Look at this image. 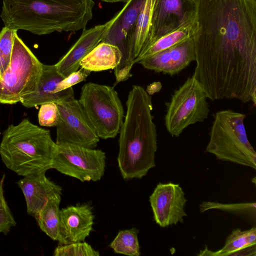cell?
Instances as JSON below:
<instances>
[{
    "label": "cell",
    "instance_id": "obj_1",
    "mask_svg": "<svg viewBox=\"0 0 256 256\" xmlns=\"http://www.w3.org/2000/svg\"><path fill=\"white\" fill-rule=\"evenodd\" d=\"M194 78L212 100L256 104V0H194Z\"/></svg>",
    "mask_w": 256,
    "mask_h": 256
},
{
    "label": "cell",
    "instance_id": "obj_2",
    "mask_svg": "<svg viewBox=\"0 0 256 256\" xmlns=\"http://www.w3.org/2000/svg\"><path fill=\"white\" fill-rule=\"evenodd\" d=\"M126 106L119 131L118 166L124 180L142 178L156 166L158 140L152 98L144 88L134 85Z\"/></svg>",
    "mask_w": 256,
    "mask_h": 256
},
{
    "label": "cell",
    "instance_id": "obj_3",
    "mask_svg": "<svg viewBox=\"0 0 256 256\" xmlns=\"http://www.w3.org/2000/svg\"><path fill=\"white\" fill-rule=\"evenodd\" d=\"M92 14L91 0H3L0 17L4 26L40 36L83 30Z\"/></svg>",
    "mask_w": 256,
    "mask_h": 256
},
{
    "label": "cell",
    "instance_id": "obj_4",
    "mask_svg": "<svg viewBox=\"0 0 256 256\" xmlns=\"http://www.w3.org/2000/svg\"><path fill=\"white\" fill-rule=\"evenodd\" d=\"M56 150L50 130L27 118L10 125L0 143L2 162L8 168L22 176L52 168Z\"/></svg>",
    "mask_w": 256,
    "mask_h": 256
},
{
    "label": "cell",
    "instance_id": "obj_5",
    "mask_svg": "<svg viewBox=\"0 0 256 256\" xmlns=\"http://www.w3.org/2000/svg\"><path fill=\"white\" fill-rule=\"evenodd\" d=\"M245 114L230 110L214 116L205 152L219 160L256 169V152L246 136Z\"/></svg>",
    "mask_w": 256,
    "mask_h": 256
},
{
    "label": "cell",
    "instance_id": "obj_6",
    "mask_svg": "<svg viewBox=\"0 0 256 256\" xmlns=\"http://www.w3.org/2000/svg\"><path fill=\"white\" fill-rule=\"evenodd\" d=\"M42 65L16 32L10 66L0 77V104H16L34 92Z\"/></svg>",
    "mask_w": 256,
    "mask_h": 256
},
{
    "label": "cell",
    "instance_id": "obj_7",
    "mask_svg": "<svg viewBox=\"0 0 256 256\" xmlns=\"http://www.w3.org/2000/svg\"><path fill=\"white\" fill-rule=\"evenodd\" d=\"M78 101L100 138H114L123 122L124 111L114 86L89 82L82 88Z\"/></svg>",
    "mask_w": 256,
    "mask_h": 256
},
{
    "label": "cell",
    "instance_id": "obj_8",
    "mask_svg": "<svg viewBox=\"0 0 256 256\" xmlns=\"http://www.w3.org/2000/svg\"><path fill=\"white\" fill-rule=\"evenodd\" d=\"M208 96L193 76L172 94L166 103L164 124L172 136H179L188 126L206 119L210 110Z\"/></svg>",
    "mask_w": 256,
    "mask_h": 256
},
{
    "label": "cell",
    "instance_id": "obj_9",
    "mask_svg": "<svg viewBox=\"0 0 256 256\" xmlns=\"http://www.w3.org/2000/svg\"><path fill=\"white\" fill-rule=\"evenodd\" d=\"M105 153L74 144L57 145L52 168L81 182H96L103 176Z\"/></svg>",
    "mask_w": 256,
    "mask_h": 256
},
{
    "label": "cell",
    "instance_id": "obj_10",
    "mask_svg": "<svg viewBox=\"0 0 256 256\" xmlns=\"http://www.w3.org/2000/svg\"><path fill=\"white\" fill-rule=\"evenodd\" d=\"M59 120L56 144H70L94 148L100 138L86 115L78 100L74 98L58 102Z\"/></svg>",
    "mask_w": 256,
    "mask_h": 256
},
{
    "label": "cell",
    "instance_id": "obj_11",
    "mask_svg": "<svg viewBox=\"0 0 256 256\" xmlns=\"http://www.w3.org/2000/svg\"><path fill=\"white\" fill-rule=\"evenodd\" d=\"M195 14L194 0H156L147 49L161 37L190 24Z\"/></svg>",
    "mask_w": 256,
    "mask_h": 256
},
{
    "label": "cell",
    "instance_id": "obj_12",
    "mask_svg": "<svg viewBox=\"0 0 256 256\" xmlns=\"http://www.w3.org/2000/svg\"><path fill=\"white\" fill-rule=\"evenodd\" d=\"M144 2L145 0H129L125 2L119 11L118 16L102 42L116 46L121 52V60L114 69V72L120 76H128L130 74L133 65L130 58L128 44Z\"/></svg>",
    "mask_w": 256,
    "mask_h": 256
},
{
    "label": "cell",
    "instance_id": "obj_13",
    "mask_svg": "<svg viewBox=\"0 0 256 256\" xmlns=\"http://www.w3.org/2000/svg\"><path fill=\"white\" fill-rule=\"evenodd\" d=\"M154 219L162 228L184 222L188 200L178 184L158 183L150 196Z\"/></svg>",
    "mask_w": 256,
    "mask_h": 256
},
{
    "label": "cell",
    "instance_id": "obj_14",
    "mask_svg": "<svg viewBox=\"0 0 256 256\" xmlns=\"http://www.w3.org/2000/svg\"><path fill=\"white\" fill-rule=\"evenodd\" d=\"M119 12L104 24L89 29L84 28L77 41L55 64L58 72L64 78L76 72L80 62L96 46L102 42L119 16Z\"/></svg>",
    "mask_w": 256,
    "mask_h": 256
},
{
    "label": "cell",
    "instance_id": "obj_15",
    "mask_svg": "<svg viewBox=\"0 0 256 256\" xmlns=\"http://www.w3.org/2000/svg\"><path fill=\"white\" fill-rule=\"evenodd\" d=\"M195 60L194 42L191 36L170 48L142 58L138 63L148 70L173 76Z\"/></svg>",
    "mask_w": 256,
    "mask_h": 256
},
{
    "label": "cell",
    "instance_id": "obj_16",
    "mask_svg": "<svg viewBox=\"0 0 256 256\" xmlns=\"http://www.w3.org/2000/svg\"><path fill=\"white\" fill-rule=\"evenodd\" d=\"M92 208L86 203L77 204L60 210V245L84 242L92 230Z\"/></svg>",
    "mask_w": 256,
    "mask_h": 256
},
{
    "label": "cell",
    "instance_id": "obj_17",
    "mask_svg": "<svg viewBox=\"0 0 256 256\" xmlns=\"http://www.w3.org/2000/svg\"><path fill=\"white\" fill-rule=\"evenodd\" d=\"M64 78L55 65H42V70L36 90L24 97L20 102L30 108L48 102H55L74 98L72 87L56 92L58 83Z\"/></svg>",
    "mask_w": 256,
    "mask_h": 256
},
{
    "label": "cell",
    "instance_id": "obj_18",
    "mask_svg": "<svg viewBox=\"0 0 256 256\" xmlns=\"http://www.w3.org/2000/svg\"><path fill=\"white\" fill-rule=\"evenodd\" d=\"M26 199L27 212L34 218L52 197L62 194V188L46 176V172L30 174L16 182Z\"/></svg>",
    "mask_w": 256,
    "mask_h": 256
},
{
    "label": "cell",
    "instance_id": "obj_19",
    "mask_svg": "<svg viewBox=\"0 0 256 256\" xmlns=\"http://www.w3.org/2000/svg\"><path fill=\"white\" fill-rule=\"evenodd\" d=\"M256 228L242 230L234 229L226 238L224 246L220 250L212 252L206 247L200 250L198 256H256Z\"/></svg>",
    "mask_w": 256,
    "mask_h": 256
},
{
    "label": "cell",
    "instance_id": "obj_20",
    "mask_svg": "<svg viewBox=\"0 0 256 256\" xmlns=\"http://www.w3.org/2000/svg\"><path fill=\"white\" fill-rule=\"evenodd\" d=\"M155 0H145L138 17L134 33L128 44L129 56L132 65L135 60L148 46Z\"/></svg>",
    "mask_w": 256,
    "mask_h": 256
},
{
    "label": "cell",
    "instance_id": "obj_21",
    "mask_svg": "<svg viewBox=\"0 0 256 256\" xmlns=\"http://www.w3.org/2000/svg\"><path fill=\"white\" fill-rule=\"evenodd\" d=\"M122 57L118 46L101 42L80 62V68L90 72H100L114 69L119 64Z\"/></svg>",
    "mask_w": 256,
    "mask_h": 256
},
{
    "label": "cell",
    "instance_id": "obj_22",
    "mask_svg": "<svg viewBox=\"0 0 256 256\" xmlns=\"http://www.w3.org/2000/svg\"><path fill=\"white\" fill-rule=\"evenodd\" d=\"M61 195L50 198L35 218L40 229L54 240H60Z\"/></svg>",
    "mask_w": 256,
    "mask_h": 256
},
{
    "label": "cell",
    "instance_id": "obj_23",
    "mask_svg": "<svg viewBox=\"0 0 256 256\" xmlns=\"http://www.w3.org/2000/svg\"><path fill=\"white\" fill-rule=\"evenodd\" d=\"M192 22L161 37L139 56L135 60L134 64L138 63L142 58L170 48L190 38Z\"/></svg>",
    "mask_w": 256,
    "mask_h": 256
},
{
    "label": "cell",
    "instance_id": "obj_24",
    "mask_svg": "<svg viewBox=\"0 0 256 256\" xmlns=\"http://www.w3.org/2000/svg\"><path fill=\"white\" fill-rule=\"evenodd\" d=\"M138 230L136 228L119 231L110 244L114 252L130 256H139L140 247L138 234Z\"/></svg>",
    "mask_w": 256,
    "mask_h": 256
},
{
    "label": "cell",
    "instance_id": "obj_25",
    "mask_svg": "<svg viewBox=\"0 0 256 256\" xmlns=\"http://www.w3.org/2000/svg\"><path fill=\"white\" fill-rule=\"evenodd\" d=\"M200 212L210 210H218L240 215L248 216L256 218V203L242 202L236 204H222L216 202H203L199 206Z\"/></svg>",
    "mask_w": 256,
    "mask_h": 256
},
{
    "label": "cell",
    "instance_id": "obj_26",
    "mask_svg": "<svg viewBox=\"0 0 256 256\" xmlns=\"http://www.w3.org/2000/svg\"><path fill=\"white\" fill-rule=\"evenodd\" d=\"M16 30L4 26L0 32V77L10 66Z\"/></svg>",
    "mask_w": 256,
    "mask_h": 256
},
{
    "label": "cell",
    "instance_id": "obj_27",
    "mask_svg": "<svg viewBox=\"0 0 256 256\" xmlns=\"http://www.w3.org/2000/svg\"><path fill=\"white\" fill-rule=\"evenodd\" d=\"M54 256H98L99 252L84 242L59 245L54 252Z\"/></svg>",
    "mask_w": 256,
    "mask_h": 256
},
{
    "label": "cell",
    "instance_id": "obj_28",
    "mask_svg": "<svg viewBox=\"0 0 256 256\" xmlns=\"http://www.w3.org/2000/svg\"><path fill=\"white\" fill-rule=\"evenodd\" d=\"M4 179V174L0 180V233L6 234L12 227L16 225V222L4 196L3 187Z\"/></svg>",
    "mask_w": 256,
    "mask_h": 256
},
{
    "label": "cell",
    "instance_id": "obj_29",
    "mask_svg": "<svg viewBox=\"0 0 256 256\" xmlns=\"http://www.w3.org/2000/svg\"><path fill=\"white\" fill-rule=\"evenodd\" d=\"M38 120L40 126H56L59 120V111L56 104L48 102L40 105Z\"/></svg>",
    "mask_w": 256,
    "mask_h": 256
},
{
    "label": "cell",
    "instance_id": "obj_30",
    "mask_svg": "<svg viewBox=\"0 0 256 256\" xmlns=\"http://www.w3.org/2000/svg\"><path fill=\"white\" fill-rule=\"evenodd\" d=\"M90 70L80 68L79 70L74 72L62 80L58 84L56 92H58L72 87L84 80L90 74Z\"/></svg>",
    "mask_w": 256,
    "mask_h": 256
},
{
    "label": "cell",
    "instance_id": "obj_31",
    "mask_svg": "<svg viewBox=\"0 0 256 256\" xmlns=\"http://www.w3.org/2000/svg\"><path fill=\"white\" fill-rule=\"evenodd\" d=\"M162 88V84L160 82H154L147 87L146 92L150 95L152 94L155 92H158Z\"/></svg>",
    "mask_w": 256,
    "mask_h": 256
},
{
    "label": "cell",
    "instance_id": "obj_32",
    "mask_svg": "<svg viewBox=\"0 0 256 256\" xmlns=\"http://www.w3.org/2000/svg\"><path fill=\"white\" fill-rule=\"evenodd\" d=\"M100 0L104 2H106L114 3V2H126L129 0Z\"/></svg>",
    "mask_w": 256,
    "mask_h": 256
},
{
    "label": "cell",
    "instance_id": "obj_33",
    "mask_svg": "<svg viewBox=\"0 0 256 256\" xmlns=\"http://www.w3.org/2000/svg\"><path fill=\"white\" fill-rule=\"evenodd\" d=\"M253 181L254 184H256V177H254V178L252 179V182Z\"/></svg>",
    "mask_w": 256,
    "mask_h": 256
},
{
    "label": "cell",
    "instance_id": "obj_34",
    "mask_svg": "<svg viewBox=\"0 0 256 256\" xmlns=\"http://www.w3.org/2000/svg\"></svg>",
    "mask_w": 256,
    "mask_h": 256
}]
</instances>
